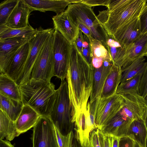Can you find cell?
Masks as SVG:
<instances>
[{"label": "cell", "instance_id": "5", "mask_svg": "<svg viewBox=\"0 0 147 147\" xmlns=\"http://www.w3.org/2000/svg\"><path fill=\"white\" fill-rule=\"evenodd\" d=\"M125 104L123 96L116 94L107 98L100 97L90 104V113L95 118L97 128L101 130L121 109Z\"/></svg>", "mask_w": 147, "mask_h": 147}, {"label": "cell", "instance_id": "29", "mask_svg": "<svg viewBox=\"0 0 147 147\" xmlns=\"http://www.w3.org/2000/svg\"><path fill=\"white\" fill-rule=\"evenodd\" d=\"M143 56L136 60L122 71L121 83H123L140 73H142L147 64Z\"/></svg>", "mask_w": 147, "mask_h": 147}, {"label": "cell", "instance_id": "27", "mask_svg": "<svg viewBox=\"0 0 147 147\" xmlns=\"http://www.w3.org/2000/svg\"><path fill=\"white\" fill-rule=\"evenodd\" d=\"M36 31L30 25L20 28H11L7 26L0 27V40L8 38L20 37L27 38L33 36Z\"/></svg>", "mask_w": 147, "mask_h": 147}, {"label": "cell", "instance_id": "6", "mask_svg": "<svg viewBox=\"0 0 147 147\" xmlns=\"http://www.w3.org/2000/svg\"><path fill=\"white\" fill-rule=\"evenodd\" d=\"M64 12L80 19L89 30L92 37L107 48V34L91 7L82 3H74L69 5Z\"/></svg>", "mask_w": 147, "mask_h": 147}, {"label": "cell", "instance_id": "39", "mask_svg": "<svg viewBox=\"0 0 147 147\" xmlns=\"http://www.w3.org/2000/svg\"><path fill=\"white\" fill-rule=\"evenodd\" d=\"M135 141L128 136L119 138V147H134Z\"/></svg>", "mask_w": 147, "mask_h": 147}, {"label": "cell", "instance_id": "34", "mask_svg": "<svg viewBox=\"0 0 147 147\" xmlns=\"http://www.w3.org/2000/svg\"><path fill=\"white\" fill-rule=\"evenodd\" d=\"M140 94L144 98L147 95V64L142 73L139 86Z\"/></svg>", "mask_w": 147, "mask_h": 147}, {"label": "cell", "instance_id": "13", "mask_svg": "<svg viewBox=\"0 0 147 147\" xmlns=\"http://www.w3.org/2000/svg\"><path fill=\"white\" fill-rule=\"evenodd\" d=\"M34 35L29 38L16 37L0 40V73H5L9 63L18 49L29 42Z\"/></svg>", "mask_w": 147, "mask_h": 147}, {"label": "cell", "instance_id": "16", "mask_svg": "<svg viewBox=\"0 0 147 147\" xmlns=\"http://www.w3.org/2000/svg\"><path fill=\"white\" fill-rule=\"evenodd\" d=\"M114 64L112 61H105L100 68L92 67L93 79L92 91L90 98V104L101 97L103 87L111 68Z\"/></svg>", "mask_w": 147, "mask_h": 147}, {"label": "cell", "instance_id": "40", "mask_svg": "<svg viewBox=\"0 0 147 147\" xmlns=\"http://www.w3.org/2000/svg\"><path fill=\"white\" fill-rule=\"evenodd\" d=\"M83 41V33L82 31L79 29L78 34L75 42L78 50L81 54L82 51Z\"/></svg>", "mask_w": 147, "mask_h": 147}, {"label": "cell", "instance_id": "19", "mask_svg": "<svg viewBox=\"0 0 147 147\" xmlns=\"http://www.w3.org/2000/svg\"><path fill=\"white\" fill-rule=\"evenodd\" d=\"M132 121L120 111L100 130L104 134L119 138L127 136Z\"/></svg>", "mask_w": 147, "mask_h": 147}, {"label": "cell", "instance_id": "43", "mask_svg": "<svg viewBox=\"0 0 147 147\" xmlns=\"http://www.w3.org/2000/svg\"><path fill=\"white\" fill-rule=\"evenodd\" d=\"M111 136L112 147H119V138L115 136Z\"/></svg>", "mask_w": 147, "mask_h": 147}, {"label": "cell", "instance_id": "9", "mask_svg": "<svg viewBox=\"0 0 147 147\" xmlns=\"http://www.w3.org/2000/svg\"><path fill=\"white\" fill-rule=\"evenodd\" d=\"M36 29L34 35L29 41L30 49L24 70L16 82L18 86L30 79L31 71L36 60L45 43L55 30L54 28L44 29L41 27Z\"/></svg>", "mask_w": 147, "mask_h": 147}, {"label": "cell", "instance_id": "44", "mask_svg": "<svg viewBox=\"0 0 147 147\" xmlns=\"http://www.w3.org/2000/svg\"><path fill=\"white\" fill-rule=\"evenodd\" d=\"M72 147H82L78 140L75 137H74Z\"/></svg>", "mask_w": 147, "mask_h": 147}, {"label": "cell", "instance_id": "42", "mask_svg": "<svg viewBox=\"0 0 147 147\" xmlns=\"http://www.w3.org/2000/svg\"><path fill=\"white\" fill-rule=\"evenodd\" d=\"M81 145L82 147H93L89 137L84 139Z\"/></svg>", "mask_w": 147, "mask_h": 147}, {"label": "cell", "instance_id": "37", "mask_svg": "<svg viewBox=\"0 0 147 147\" xmlns=\"http://www.w3.org/2000/svg\"><path fill=\"white\" fill-rule=\"evenodd\" d=\"M98 135L101 147H112L111 135L104 134L99 129Z\"/></svg>", "mask_w": 147, "mask_h": 147}, {"label": "cell", "instance_id": "35", "mask_svg": "<svg viewBox=\"0 0 147 147\" xmlns=\"http://www.w3.org/2000/svg\"><path fill=\"white\" fill-rule=\"evenodd\" d=\"M139 19L142 35L147 33V5L143 9Z\"/></svg>", "mask_w": 147, "mask_h": 147}, {"label": "cell", "instance_id": "7", "mask_svg": "<svg viewBox=\"0 0 147 147\" xmlns=\"http://www.w3.org/2000/svg\"><path fill=\"white\" fill-rule=\"evenodd\" d=\"M54 76L61 81L66 78L69 68L71 44L57 30L53 34Z\"/></svg>", "mask_w": 147, "mask_h": 147}, {"label": "cell", "instance_id": "30", "mask_svg": "<svg viewBox=\"0 0 147 147\" xmlns=\"http://www.w3.org/2000/svg\"><path fill=\"white\" fill-rule=\"evenodd\" d=\"M142 73H140L119 85L116 94L123 95L139 92V86Z\"/></svg>", "mask_w": 147, "mask_h": 147}, {"label": "cell", "instance_id": "8", "mask_svg": "<svg viewBox=\"0 0 147 147\" xmlns=\"http://www.w3.org/2000/svg\"><path fill=\"white\" fill-rule=\"evenodd\" d=\"M53 34L48 39L33 66L30 79L51 82L54 76Z\"/></svg>", "mask_w": 147, "mask_h": 147}, {"label": "cell", "instance_id": "45", "mask_svg": "<svg viewBox=\"0 0 147 147\" xmlns=\"http://www.w3.org/2000/svg\"><path fill=\"white\" fill-rule=\"evenodd\" d=\"M134 147H143L137 142L135 141Z\"/></svg>", "mask_w": 147, "mask_h": 147}, {"label": "cell", "instance_id": "41", "mask_svg": "<svg viewBox=\"0 0 147 147\" xmlns=\"http://www.w3.org/2000/svg\"><path fill=\"white\" fill-rule=\"evenodd\" d=\"M0 147H15L10 142L7 140L0 139Z\"/></svg>", "mask_w": 147, "mask_h": 147}, {"label": "cell", "instance_id": "20", "mask_svg": "<svg viewBox=\"0 0 147 147\" xmlns=\"http://www.w3.org/2000/svg\"><path fill=\"white\" fill-rule=\"evenodd\" d=\"M32 11L22 0H19L4 26L11 28H20L27 27L30 25L28 19Z\"/></svg>", "mask_w": 147, "mask_h": 147}, {"label": "cell", "instance_id": "10", "mask_svg": "<svg viewBox=\"0 0 147 147\" xmlns=\"http://www.w3.org/2000/svg\"><path fill=\"white\" fill-rule=\"evenodd\" d=\"M147 51V33L141 35L133 42L119 47L113 63L120 67L122 71L134 61L144 56Z\"/></svg>", "mask_w": 147, "mask_h": 147}, {"label": "cell", "instance_id": "26", "mask_svg": "<svg viewBox=\"0 0 147 147\" xmlns=\"http://www.w3.org/2000/svg\"><path fill=\"white\" fill-rule=\"evenodd\" d=\"M19 135L15 122L0 109V139H3L5 138L6 140L10 141Z\"/></svg>", "mask_w": 147, "mask_h": 147}, {"label": "cell", "instance_id": "25", "mask_svg": "<svg viewBox=\"0 0 147 147\" xmlns=\"http://www.w3.org/2000/svg\"><path fill=\"white\" fill-rule=\"evenodd\" d=\"M127 136L146 147L147 138V128L144 121L135 120L131 123Z\"/></svg>", "mask_w": 147, "mask_h": 147}, {"label": "cell", "instance_id": "24", "mask_svg": "<svg viewBox=\"0 0 147 147\" xmlns=\"http://www.w3.org/2000/svg\"><path fill=\"white\" fill-rule=\"evenodd\" d=\"M23 106L21 101L10 98L0 94V109L14 122L19 117Z\"/></svg>", "mask_w": 147, "mask_h": 147}, {"label": "cell", "instance_id": "18", "mask_svg": "<svg viewBox=\"0 0 147 147\" xmlns=\"http://www.w3.org/2000/svg\"><path fill=\"white\" fill-rule=\"evenodd\" d=\"M52 19L55 29L59 32L71 44L74 42L78 34L79 28L65 12L56 14Z\"/></svg>", "mask_w": 147, "mask_h": 147}, {"label": "cell", "instance_id": "48", "mask_svg": "<svg viewBox=\"0 0 147 147\" xmlns=\"http://www.w3.org/2000/svg\"><path fill=\"white\" fill-rule=\"evenodd\" d=\"M144 56H145L146 57H147V51H146V52L145 53V54H144Z\"/></svg>", "mask_w": 147, "mask_h": 147}, {"label": "cell", "instance_id": "47", "mask_svg": "<svg viewBox=\"0 0 147 147\" xmlns=\"http://www.w3.org/2000/svg\"><path fill=\"white\" fill-rule=\"evenodd\" d=\"M145 99L146 100V106H147L146 112V117H145V119H146V117L147 116V95L145 97Z\"/></svg>", "mask_w": 147, "mask_h": 147}, {"label": "cell", "instance_id": "22", "mask_svg": "<svg viewBox=\"0 0 147 147\" xmlns=\"http://www.w3.org/2000/svg\"><path fill=\"white\" fill-rule=\"evenodd\" d=\"M122 73L121 67L113 64L105 82L100 97L107 98L116 94Z\"/></svg>", "mask_w": 147, "mask_h": 147}, {"label": "cell", "instance_id": "3", "mask_svg": "<svg viewBox=\"0 0 147 147\" xmlns=\"http://www.w3.org/2000/svg\"><path fill=\"white\" fill-rule=\"evenodd\" d=\"M146 0H111L107 19L102 25L108 34L113 35L120 28L140 17Z\"/></svg>", "mask_w": 147, "mask_h": 147}, {"label": "cell", "instance_id": "14", "mask_svg": "<svg viewBox=\"0 0 147 147\" xmlns=\"http://www.w3.org/2000/svg\"><path fill=\"white\" fill-rule=\"evenodd\" d=\"M29 41L18 49L10 61L5 73L16 82L21 75L27 61L30 49Z\"/></svg>", "mask_w": 147, "mask_h": 147}, {"label": "cell", "instance_id": "31", "mask_svg": "<svg viewBox=\"0 0 147 147\" xmlns=\"http://www.w3.org/2000/svg\"><path fill=\"white\" fill-rule=\"evenodd\" d=\"M19 0H6L0 4V27L5 26L9 16Z\"/></svg>", "mask_w": 147, "mask_h": 147}, {"label": "cell", "instance_id": "46", "mask_svg": "<svg viewBox=\"0 0 147 147\" xmlns=\"http://www.w3.org/2000/svg\"><path fill=\"white\" fill-rule=\"evenodd\" d=\"M145 123L146 127L147 128V116L146 117L145 120ZM146 147H147V140H146Z\"/></svg>", "mask_w": 147, "mask_h": 147}, {"label": "cell", "instance_id": "4", "mask_svg": "<svg viewBox=\"0 0 147 147\" xmlns=\"http://www.w3.org/2000/svg\"><path fill=\"white\" fill-rule=\"evenodd\" d=\"M71 107L67 83L61 81L56 90V97L49 117L56 127L63 135H67L74 126L72 121Z\"/></svg>", "mask_w": 147, "mask_h": 147}, {"label": "cell", "instance_id": "11", "mask_svg": "<svg viewBox=\"0 0 147 147\" xmlns=\"http://www.w3.org/2000/svg\"><path fill=\"white\" fill-rule=\"evenodd\" d=\"M32 147H59L55 127L49 117L41 116L33 127Z\"/></svg>", "mask_w": 147, "mask_h": 147}, {"label": "cell", "instance_id": "1", "mask_svg": "<svg viewBox=\"0 0 147 147\" xmlns=\"http://www.w3.org/2000/svg\"><path fill=\"white\" fill-rule=\"evenodd\" d=\"M71 107L72 121L87 108L92 91L93 69L78 50L71 44L69 68L66 77Z\"/></svg>", "mask_w": 147, "mask_h": 147}, {"label": "cell", "instance_id": "38", "mask_svg": "<svg viewBox=\"0 0 147 147\" xmlns=\"http://www.w3.org/2000/svg\"><path fill=\"white\" fill-rule=\"evenodd\" d=\"M99 129L98 128L93 130L90 134L89 138L93 147H101L98 135Z\"/></svg>", "mask_w": 147, "mask_h": 147}, {"label": "cell", "instance_id": "23", "mask_svg": "<svg viewBox=\"0 0 147 147\" xmlns=\"http://www.w3.org/2000/svg\"><path fill=\"white\" fill-rule=\"evenodd\" d=\"M0 94L16 100L21 101L19 86L6 74H0Z\"/></svg>", "mask_w": 147, "mask_h": 147}, {"label": "cell", "instance_id": "33", "mask_svg": "<svg viewBox=\"0 0 147 147\" xmlns=\"http://www.w3.org/2000/svg\"><path fill=\"white\" fill-rule=\"evenodd\" d=\"M83 35L84 41L81 54L89 64L92 65V51L90 41L88 36L84 33Z\"/></svg>", "mask_w": 147, "mask_h": 147}, {"label": "cell", "instance_id": "36", "mask_svg": "<svg viewBox=\"0 0 147 147\" xmlns=\"http://www.w3.org/2000/svg\"><path fill=\"white\" fill-rule=\"evenodd\" d=\"M111 0H78V3L84 4L90 7L97 6H105L107 7Z\"/></svg>", "mask_w": 147, "mask_h": 147}, {"label": "cell", "instance_id": "2", "mask_svg": "<svg viewBox=\"0 0 147 147\" xmlns=\"http://www.w3.org/2000/svg\"><path fill=\"white\" fill-rule=\"evenodd\" d=\"M23 105L29 106L41 116L49 117L56 90L51 82L30 79L19 86Z\"/></svg>", "mask_w": 147, "mask_h": 147}, {"label": "cell", "instance_id": "17", "mask_svg": "<svg viewBox=\"0 0 147 147\" xmlns=\"http://www.w3.org/2000/svg\"><path fill=\"white\" fill-rule=\"evenodd\" d=\"M141 35L139 17L133 20L119 28L113 35L122 45L131 43Z\"/></svg>", "mask_w": 147, "mask_h": 147}, {"label": "cell", "instance_id": "12", "mask_svg": "<svg viewBox=\"0 0 147 147\" xmlns=\"http://www.w3.org/2000/svg\"><path fill=\"white\" fill-rule=\"evenodd\" d=\"M121 95L125 104L121 111L132 121L140 120L145 121L147 110L145 98L138 92Z\"/></svg>", "mask_w": 147, "mask_h": 147}, {"label": "cell", "instance_id": "15", "mask_svg": "<svg viewBox=\"0 0 147 147\" xmlns=\"http://www.w3.org/2000/svg\"><path fill=\"white\" fill-rule=\"evenodd\" d=\"M32 11L45 12L47 11L59 14L65 11V8L70 4L76 3L77 0H22Z\"/></svg>", "mask_w": 147, "mask_h": 147}, {"label": "cell", "instance_id": "32", "mask_svg": "<svg viewBox=\"0 0 147 147\" xmlns=\"http://www.w3.org/2000/svg\"><path fill=\"white\" fill-rule=\"evenodd\" d=\"M55 129L59 147H72L74 137L73 131H71L67 135L64 136L62 135L55 127Z\"/></svg>", "mask_w": 147, "mask_h": 147}, {"label": "cell", "instance_id": "28", "mask_svg": "<svg viewBox=\"0 0 147 147\" xmlns=\"http://www.w3.org/2000/svg\"><path fill=\"white\" fill-rule=\"evenodd\" d=\"M91 51V65L94 68L98 69L100 68L105 61H113L108 51L101 44H96L92 46Z\"/></svg>", "mask_w": 147, "mask_h": 147}, {"label": "cell", "instance_id": "21", "mask_svg": "<svg viewBox=\"0 0 147 147\" xmlns=\"http://www.w3.org/2000/svg\"><path fill=\"white\" fill-rule=\"evenodd\" d=\"M41 116L32 108L23 105L21 111L15 122L16 127L19 135L33 127Z\"/></svg>", "mask_w": 147, "mask_h": 147}]
</instances>
